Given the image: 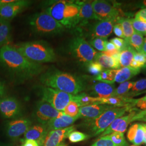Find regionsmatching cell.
I'll return each mask as SVG.
<instances>
[{
	"mask_svg": "<svg viewBox=\"0 0 146 146\" xmlns=\"http://www.w3.org/2000/svg\"><path fill=\"white\" fill-rule=\"evenodd\" d=\"M0 66L19 82L40 75L44 70L41 64L29 60L9 45L0 48Z\"/></svg>",
	"mask_w": 146,
	"mask_h": 146,
	"instance_id": "obj_1",
	"label": "cell"
},
{
	"mask_svg": "<svg viewBox=\"0 0 146 146\" xmlns=\"http://www.w3.org/2000/svg\"><path fill=\"white\" fill-rule=\"evenodd\" d=\"M40 80L44 86L73 95L81 93L85 88V84L81 78L56 69H49L42 73Z\"/></svg>",
	"mask_w": 146,
	"mask_h": 146,
	"instance_id": "obj_2",
	"label": "cell"
},
{
	"mask_svg": "<svg viewBox=\"0 0 146 146\" xmlns=\"http://www.w3.org/2000/svg\"><path fill=\"white\" fill-rule=\"evenodd\" d=\"M80 1H58L46 9L47 13L64 28L71 29L78 26Z\"/></svg>",
	"mask_w": 146,
	"mask_h": 146,
	"instance_id": "obj_3",
	"label": "cell"
},
{
	"mask_svg": "<svg viewBox=\"0 0 146 146\" xmlns=\"http://www.w3.org/2000/svg\"><path fill=\"white\" fill-rule=\"evenodd\" d=\"M135 108V107H134ZM130 107H115L104 111L101 115L93 119L84 120L80 127L93 137L101 134L116 119L129 113L133 109Z\"/></svg>",
	"mask_w": 146,
	"mask_h": 146,
	"instance_id": "obj_4",
	"label": "cell"
},
{
	"mask_svg": "<svg viewBox=\"0 0 146 146\" xmlns=\"http://www.w3.org/2000/svg\"><path fill=\"white\" fill-rule=\"evenodd\" d=\"M15 48L26 58L38 64L52 62L56 60L54 49L46 42L31 41L16 44Z\"/></svg>",
	"mask_w": 146,
	"mask_h": 146,
	"instance_id": "obj_5",
	"label": "cell"
},
{
	"mask_svg": "<svg viewBox=\"0 0 146 146\" xmlns=\"http://www.w3.org/2000/svg\"><path fill=\"white\" fill-rule=\"evenodd\" d=\"M29 23L32 31L39 35H56L65 29L46 11L31 16Z\"/></svg>",
	"mask_w": 146,
	"mask_h": 146,
	"instance_id": "obj_6",
	"label": "cell"
},
{
	"mask_svg": "<svg viewBox=\"0 0 146 146\" xmlns=\"http://www.w3.org/2000/svg\"><path fill=\"white\" fill-rule=\"evenodd\" d=\"M68 48L74 58L87 66L94 61L97 54V52L82 37L73 38L69 43Z\"/></svg>",
	"mask_w": 146,
	"mask_h": 146,
	"instance_id": "obj_7",
	"label": "cell"
},
{
	"mask_svg": "<svg viewBox=\"0 0 146 146\" xmlns=\"http://www.w3.org/2000/svg\"><path fill=\"white\" fill-rule=\"evenodd\" d=\"M40 94L42 100L46 101L59 111L63 112L67 104L73 101L74 95L46 86L40 88Z\"/></svg>",
	"mask_w": 146,
	"mask_h": 146,
	"instance_id": "obj_8",
	"label": "cell"
},
{
	"mask_svg": "<svg viewBox=\"0 0 146 146\" xmlns=\"http://www.w3.org/2000/svg\"><path fill=\"white\" fill-rule=\"evenodd\" d=\"M92 7L98 21L118 20L120 17L117 8L108 1L95 0L92 2Z\"/></svg>",
	"mask_w": 146,
	"mask_h": 146,
	"instance_id": "obj_9",
	"label": "cell"
},
{
	"mask_svg": "<svg viewBox=\"0 0 146 146\" xmlns=\"http://www.w3.org/2000/svg\"><path fill=\"white\" fill-rule=\"evenodd\" d=\"M63 112L59 111L44 100L38 101L34 110L33 116L38 123L47 124L50 121L61 116Z\"/></svg>",
	"mask_w": 146,
	"mask_h": 146,
	"instance_id": "obj_10",
	"label": "cell"
},
{
	"mask_svg": "<svg viewBox=\"0 0 146 146\" xmlns=\"http://www.w3.org/2000/svg\"><path fill=\"white\" fill-rule=\"evenodd\" d=\"M32 125V121L28 118L19 117L8 120L5 122V133L7 137L16 139L25 134Z\"/></svg>",
	"mask_w": 146,
	"mask_h": 146,
	"instance_id": "obj_11",
	"label": "cell"
},
{
	"mask_svg": "<svg viewBox=\"0 0 146 146\" xmlns=\"http://www.w3.org/2000/svg\"><path fill=\"white\" fill-rule=\"evenodd\" d=\"M22 107L19 100L13 96L0 98V115L7 119L21 117Z\"/></svg>",
	"mask_w": 146,
	"mask_h": 146,
	"instance_id": "obj_12",
	"label": "cell"
},
{
	"mask_svg": "<svg viewBox=\"0 0 146 146\" xmlns=\"http://www.w3.org/2000/svg\"><path fill=\"white\" fill-rule=\"evenodd\" d=\"M29 1H14L13 2L0 7V18L10 21L29 7Z\"/></svg>",
	"mask_w": 146,
	"mask_h": 146,
	"instance_id": "obj_13",
	"label": "cell"
},
{
	"mask_svg": "<svg viewBox=\"0 0 146 146\" xmlns=\"http://www.w3.org/2000/svg\"><path fill=\"white\" fill-rule=\"evenodd\" d=\"M139 110L137 108H134L131 110L128 115H123L114 120L111 125L101 134L100 137L108 135L114 132H120L124 133L125 132L128 125L132 122L131 120L133 116Z\"/></svg>",
	"mask_w": 146,
	"mask_h": 146,
	"instance_id": "obj_14",
	"label": "cell"
},
{
	"mask_svg": "<svg viewBox=\"0 0 146 146\" xmlns=\"http://www.w3.org/2000/svg\"><path fill=\"white\" fill-rule=\"evenodd\" d=\"M118 20L98 21L90 28L89 34L91 40L96 37L107 38L111 34L113 27Z\"/></svg>",
	"mask_w": 146,
	"mask_h": 146,
	"instance_id": "obj_15",
	"label": "cell"
},
{
	"mask_svg": "<svg viewBox=\"0 0 146 146\" xmlns=\"http://www.w3.org/2000/svg\"><path fill=\"white\" fill-rule=\"evenodd\" d=\"M76 129L75 125H72L64 129L49 131L46 136L42 146H58L69 135Z\"/></svg>",
	"mask_w": 146,
	"mask_h": 146,
	"instance_id": "obj_16",
	"label": "cell"
},
{
	"mask_svg": "<svg viewBox=\"0 0 146 146\" xmlns=\"http://www.w3.org/2000/svg\"><path fill=\"white\" fill-rule=\"evenodd\" d=\"M114 107L107 104H93L80 107L78 116L84 120H90L96 118L104 111Z\"/></svg>",
	"mask_w": 146,
	"mask_h": 146,
	"instance_id": "obj_17",
	"label": "cell"
},
{
	"mask_svg": "<svg viewBox=\"0 0 146 146\" xmlns=\"http://www.w3.org/2000/svg\"><path fill=\"white\" fill-rule=\"evenodd\" d=\"M98 98L96 104H107L114 107L134 108L137 99L126 96H113L108 98Z\"/></svg>",
	"mask_w": 146,
	"mask_h": 146,
	"instance_id": "obj_18",
	"label": "cell"
},
{
	"mask_svg": "<svg viewBox=\"0 0 146 146\" xmlns=\"http://www.w3.org/2000/svg\"><path fill=\"white\" fill-rule=\"evenodd\" d=\"M49 131L46 124L38 123L32 125L24 134V138L25 140L36 141L40 146H42L44 140Z\"/></svg>",
	"mask_w": 146,
	"mask_h": 146,
	"instance_id": "obj_19",
	"label": "cell"
},
{
	"mask_svg": "<svg viewBox=\"0 0 146 146\" xmlns=\"http://www.w3.org/2000/svg\"><path fill=\"white\" fill-rule=\"evenodd\" d=\"M93 1L80 2V9L78 14V26H84L88 24L89 20H97L92 7Z\"/></svg>",
	"mask_w": 146,
	"mask_h": 146,
	"instance_id": "obj_20",
	"label": "cell"
},
{
	"mask_svg": "<svg viewBox=\"0 0 146 146\" xmlns=\"http://www.w3.org/2000/svg\"><path fill=\"white\" fill-rule=\"evenodd\" d=\"M114 84L99 82L94 84L92 88L90 96L99 98H108L113 97L115 91Z\"/></svg>",
	"mask_w": 146,
	"mask_h": 146,
	"instance_id": "obj_21",
	"label": "cell"
},
{
	"mask_svg": "<svg viewBox=\"0 0 146 146\" xmlns=\"http://www.w3.org/2000/svg\"><path fill=\"white\" fill-rule=\"evenodd\" d=\"M78 119V116L70 117L63 114L61 116L50 121L46 125L49 131L64 129L73 125V123Z\"/></svg>",
	"mask_w": 146,
	"mask_h": 146,
	"instance_id": "obj_22",
	"label": "cell"
},
{
	"mask_svg": "<svg viewBox=\"0 0 146 146\" xmlns=\"http://www.w3.org/2000/svg\"><path fill=\"white\" fill-rule=\"evenodd\" d=\"M144 123H135L131 125L127 132V139L135 146L143 143Z\"/></svg>",
	"mask_w": 146,
	"mask_h": 146,
	"instance_id": "obj_23",
	"label": "cell"
},
{
	"mask_svg": "<svg viewBox=\"0 0 146 146\" xmlns=\"http://www.w3.org/2000/svg\"><path fill=\"white\" fill-rule=\"evenodd\" d=\"M11 39L10 21L0 18V48L8 46Z\"/></svg>",
	"mask_w": 146,
	"mask_h": 146,
	"instance_id": "obj_24",
	"label": "cell"
},
{
	"mask_svg": "<svg viewBox=\"0 0 146 146\" xmlns=\"http://www.w3.org/2000/svg\"><path fill=\"white\" fill-rule=\"evenodd\" d=\"M94 61L99 63L104 68L108 69H120V63L116 61L114 58L104 54L103 52H97Z\"/></svg>",
	"mask_w": 146,
	"mask_h": 146,
	"instance_id": "obj_25",
	"label": "cell"
},
{
	"mask_svg": "<svg viewBox=\"0 0 146 146\" xmlns=\"http://www.w3.org/2000/svg\"><path fill=\"white\" fill-rule=\"evenodd\" d=\"M140 72V69H135L126 67L116 70L114 81L117 83H123L130 80Z\"/></svg>",
	"mask_w": 146,
	"mask_h": 146,
	"instance_id": "obj_26",
	"label": "cell"
},
{
	"mask_svg": "<svg viewBox=\"0 0 146 146\" xmlns=\"http://www.w3.org/2000/svg\"><path fill=\"white\" fill-rule=\"evenodd\" d=\"M136 52L135 50L129 44L120 52L119 58L120 67L122 68L129 67Z\"/></svg>",
	"mask_w": 146,
	"mask_h": 146,
	"instance_id": "obj_27",
	"label": "cell"
},
{
	"mask_svg": "<svg viewBox=\"0 0 146 146\" xmlns=\"http://www.w3.org/2000/svg\"><path fill=\"white\" fill-rule=\"evenodd\" d=\"M73 100L77 103L79 107H81L90 104H96L98 98L91 96L86 93H82L74 95Z\"/></svg>",
	"mask_w": 146,
	"mask_h": 146,
	"instance_id": "obj_28",
	"label": "cell"
},
{
	"mask_svg": "<svg viewBox=\"0 0 146 146\" xmlns=\"http://www.w3.org/2000/svg\"><path fill=\"white\" fill-rule=\"evenodd\" d=\"M117 23L121 24L123 29L124 36L125 37V40L128 42L130 37L134 33V30L132 26L131 19L120 17L118 19Z\"/></svg>",
	"mask_w": 146,
	"mask_h": 146,
	"instance_id": "obj_29",
	"label": "cell"
},
{
	"mask_svg": "<svg viewBox=\"0 0 146 146\" xmlns=\"http://www.w3.org/2000/svg\"><path fill=\"white\" fill-rule=\"evenodd\" d=\"M116 70L107 69L102 72L99 75L95 78V80L101 82L114 84Z\"/></svg>",
	"mask_w": 146,
	"mask_h": 146,
	"instance_id": "obj_30",
	"label": "cell"
},
{
	"mask_svg": "<svg viewBox=\"0 0 146 146\" xmlns=\"http://www.w3.org/2000/svg\"><path fill=\"white\" fill-rule=\"evenodd\" d=\"M127 42L136 52H140L144 42L143 35L134 31Z\"/></svg>",
	"mask_w": 146,
	"mask_h": 146,
	"instance_id": "obj_31",
	"label": "cell"
},
{
	"mask_svg": "<svg viewBox=\"0 0 146 146\" xmlns=\"http://www.w3.org/2000/svg\"><path fill=\"white\" fill-rule=\"evenodd\" d=\"M135 82L125 81L121 83L119 86L115 89L113 96H124L129 93V91L133 88Z\"/></svg>",
	"mask_w": 146,
	"mask_h": 146,
	"instance_id": "obj_32",
	"label": "cell"
},
{
	"mask_svg": "<svg viewBox=\"0 0 146 146\" xmlns=\"http://www.w3.org/2000/svg\"><path fill=\"white\" fill-rule=\"evenodd\" d=\"M108 136L115 146H128V143L125 140L123 133L114 132Z\"/></svg>",
	"mask_w": 146,
	"mask_h": 146,
	"instance_id": "obj_33",
	"label": "cell"
},
{
	"mask_svg": "<svg viewBox=\"0 0 146 146\" xmlns=\"http://www.w3.org/2000/svg\"><path fill=\"white\" fill-rule=\"evenodd\" d=\"M90 137V135L82 132L78 131H74L68 136V139L72 143H78L84 141Z\"/></svg>",
	"mask_w": 146,
	"mask_h": 146,
	"instance_id": "obj_34",
	"label": "cell"
},
{
	"mask_svg": "<svg viewBox=\"0 0 146 146\" xmlns=\"http://www.w3.org/2000/svg\"><path fill=\"white\" fill-rule=\"evenodd\" d=\"M107 42V38L96 37L90 40L89 44L96 50L101 52H104L106 51V44Z\"/></svg>",
	"mask_w": 146,
	"mask_h": 146,
	"instance_id": "obj_35",
	"label": "cell"
},
{
	"mask_svg": "<svg viewBox=\"0 0 146 146\" xmlns=\"http://www.w3.org/2000/svg\"><path fill=\"white\" fill-rule=\"evenodd\" d=\"M79 108L78 104L73 100L67 104L63 112L64 114L70 117H76L78 116Z\"/></svg>",
	"mask_w": 146,
	"mask_h": 146,
	"instance_id": "obj_36",
	"label": "cell"
},
{
	"mask_svg": "<svg viewBox=\"0 0 146 146\" xmlns=\"http://www.w3.org/2000/svg\"><path fill=\"white\" fill-rule=\"evenodd\" d=\"M132 26L134 31L141 34L142 35H145L146 31V22L140 19L134 18L131 19Z\"/></svg>",
	"mask_w": 146,
	"mask_h": 146,
	"instance_id": "obj_37",
	"label": "cell"
},
{
	"mask_svg": "<svg viewBox=\"0 0 146 146\" xmlns=\"http://www.w3.org/2000/svg\"><path fill=\"white\" fill-rule=\"evenodd\" d=\"M87 67L89 73H90L94 76H95V77L99 75L100 73L103 72L104 70V68L99 63L94 61L90 63L87 66Z\"/></svg>",
	"mask_w": 146,
	"mask_h": 146,
	"instance_id": "obj_38",
	"label": "cell"
},
{
	"mask_svg": "<svg viewBox=\"0 0 146 146\" xmlns=\"http://www.w3.org/2000/svg\"><path fill=\"white\" fill-rule=\"evenodd\" d=\"M91 146H115V145L110 139L108 136L100 137L99 139Z\"/></svg>",
	"mask_w": 146,
	"mask_h": 146,
	"instance_id": "obj_39",
	"label": "cell"
},
{
	"mask_svg": "<svg viewBox=\"0 0 146 146\" xmlns=\"http://www.w3.org/2000/svg\"><path fill=\"white\" fill-rule=\"evenodd\" d=\"M110 42L113 43L115 45L119 52H121L129 45L128 42L125 41L124 39L119 37H115L111 39Z\"/></svg>",
	"mask_w": 146,
	"mask_h": 146,
	"instance_id": "obj_40",
	"label": "cell"
},
{
	"mask_svg": "<svg viewBox=\"0 0 146 146\" xmlns=\"http://www.w3.org/2000/svg\"><path fill=\"white\" fill-rule=\"evenodd\" d=\"M146 89V78L141 79L139 81L135 82L133 88L131 89V93L133 92V94H136L139 92L145 90Z\"/></svg>",
	"mask_w": 146,
	"mask_h": 146,
	"instance_id": "obj_41",
	"label": "cell"
},
{
	"mask_svg": "<svg viewBox=\"0 0 146 146\" xmlns=\"http://www.w3.org/2000/svg\"><path fill=\"white\" fill-rule=\"evenodd\" d=\"M141 121L146 122V110H139L132 118L131 122Z\"/></svg>",
	"mask_w": 146,
	"mask_h": 146,
	"instance_id": "obj_42",
	"label": "cell"
},
{
	"mask_svg": "<svg viewBox=\"0 0 146 146\" xmlns=\"http://www.w3.org/2000/svg\"><path fill=\"white\" fill-rule=\"evenodd\" d=\"M133 60H134L139 64L141 68H143V67L146 63V56L140 52H136L135 54H134Z\"/></svg>",
	"mask_w": 146,
	"mask_h": 146,
	"instance_id": "obj_43",
	"label": "cell"
},
{
	"mask_svg": "<svg viewBox=\"0 0 146 146\" xmlns=\"http://www.w3.org/2000/svg\"><path fill=\"white\" fill-rule=\"evenodd\" d=\"M113 31H114V34L117 37H119V38H121L122 39L125 38L124 34H123V31L122 26L121 25V24L119 23H116L114 25L113 27Z\"/></svg>",
	"mask_w": 146,
	"mask_h": 146,
	"instance_id": "obj_44",
	"label": "cell"
},
{
	"mask_svg": "<svg viewBox=\"0 0 146 146\" xmlns=\"http://www.w3.org/2000/svg\"><path fill=\"white\" fill-rule=\"evenodd\" d=\"M136 106L141 110H146V95L140 99H138Z\"/></svg>",
	"mask_w": 146,
	"mask_h": 146,
	"instance_id": "obj_45",
	"label": "cell"
},
{
	"mask_svg": "<svg viewBox=\"0 0 146 146\" xmlns=\"http://www.w3.org/2000/svg\"><path fill=\"white\" fill-rule=\"evenodd\" d=\"M135 18L146 22V8L142 9L136 13Z\"/></svg>",
	"mask_w": 146,
	"mask_h": 146,
	"instance_id": "obj_46",
	"label": "cell"
},
{
	"mask_svg": "<svg viewBox=\"0 0 146 146\" xmlns=\"http://www.w3.org/2000/svg\"><path fill=\"white\" fill-rule=\"evenodd\" d=\"M21 146H40L36 141L33 140H25L22 141Z\"/></svg>",
	"mask_w": 146,
	"mask_h": 146,
	"instance_id": "obj_47",
	"label": "cell"
},
{
	"mask_svg": "<svg viewBox=\"0 0 146 146\" xmlns=\"http://www.w3.org/2000/svg\"><path fill=\"white\" fill-rule=\"evenodd\" d=\"M114 50H117L116 47H115V45L111 42H108V41L107 42L106 44V51H111Z\"/></svg>",
	"mask_w": 146,
	"mask_h": 146,
	"instance_id": "obj_48",
	"label": "cell"
},
{
	"mask_svg": "<svg viewBox=\"0 0 146 146\" xmlns=\"http://www.w3.org/2000/svg\"><path fill=\"white\" fill-rule=\"evenodd\" d=\"M5 92V84L0 81V98L3 97Z\"/></svg>",
	"mask_w": 146,
	"mask_h": 146,
	"instance_id": "obj_49",
	"label": "cell"
},
{
	"mask_svg": "<svg viewBox=\"0 0 146 146\" xmlns=\"http://www.w3.org/2000/svg\"><path fill=\"white\" fill-rule=\"evenodd\" d=\"M136 7L138 8H141L142 9L146 8V0L138 2L137 3H136Z\"/></svg>",
	"mask_w": 146,
	"mask_h": 146,
	"instance_id": "obj_50",
	"label": "cell"
},
{
	"mask_svg": "<svg viewBox=\"0 0 146 146\" xmlns=\"http://www.w3.org/2000/svg\"><path fill=\"white\" fill-rule=\"evenodd\" d=\"M140 53L143 54L146 56V37L144 38V42L142 47Z\"/></svg>",
	"mask_w": 146,
	"mask_h": 146,
	"instance_id": "obj_51",
	"label": "cell"
},
{
	"mask_svg": "<svg viewBox=\"0 0 146 146\" xmlns=\"http://www.w3.org/2000/svg\"><path fill=\"white\" fill-rule=\"evenodd\" d=\"M145 125V132H144V137H143V143L146 144V123H144Z\"/></svg>",
	"mask_w": 146,
	"mask_h": 146,
	"instance_id": "obj_52",
	"label": "cell"
},
{
	"mask_svg": "<svg viewBox=\"0 0 146 146\" xmlns=\"http://www.w3.org/2000/svg\"><path fill=\"white\" fill-rule=\"evenodd\" d=\"M0 146H13V145L11 144V143H5V142H0Z\"/></svg>",
	"mask_w": 146,
	"mask_h": 146,
	"instance_id": "obj_53",
	"label": "cell"
},
{
	"mask_svg": "<svg viewBox=\"0 0 146 146\" xmlns=\"http://www.w3.org/2000/svg\"><path fill=\"white\" fill-rule=\"evenodd\" d=\"M58 146H67V145H66V144H64V143H61L60 145H59Z\"/></svg>",
	"mask_w": 146,
	"mask_h": 146,
	"instance_id": "obj_54",
	"label": "cell"
},
{
	"mask_svg": "<svg viewBox=\"0 0 146 146\" xmlns=\"http://www.w3.org/2000/svg\"><path fill=\"white\" fill-rule=\"evenodd\" d=\"M143 68H144V69H146V63H145V65H144V66L143 67Z\"/></svg>",
	"mask_w": 146,
	"mask_h": 146,
	"instance_id": "obj_55",
	"label": "cell"
},
{
	"mask_svg": "<svg viewBox=\"0 0 146 146\" xmlns=\"http://www.w3.org/2000/svg\"><path fill=\"white\" fill-rule=\"evenodd\" d=\"M146 93V90H145V91L143 92H142V93Z\"/></svg>",
	"mask_w": 146,
	"mask_h": 146,
	"instance_id": "obj_56",
	"label": "cell"
},
{
	"mask_svg": "<svg viewBox=\"0 0 146 146\" xmlns=\"http://www.w3.org/2000/svg\"><path fill=\"white\" fill-rule=\"evenodd\" d=\"M2 5V4H1V3L0 2V7H1V6Z\"/></svg>",
	"mask_w": 146,
	"mask_h": 146,
	"instance_id": "obj_57",
	"label": "cell"
},
{
	"mask_svg": "<svg viewBox=\"0 0 146 146\" xmlns=\"http://www.w3.org/2000/svg\"><path fill=\"white\" fill-rule=\"evenodd\" d=\"M135 146V145H133V146Z\"/></svg>",
	"mask_w": 146,
	"mask_h": 146,
	"instance_id": "obj_58",
	"label": "cell"
},
{
	"mask_svg": "<svg viewBox=\"0 0 146 146\" xmlns=\"http://www.w3.org/2000/svg\"><path fill=\"white\" fill-rule=\"evenodd\" d=\"M145 35H146V33H145Z\"/></svg>",
	"mask_w": 146,
	"mask_h": 146,
	"instance_id": "obj_59",
	"label": "cell"
},
{
	"mask_svg": "<svg viewBox=\"0 0 146 146\" xmlns=\"http://www.w3.org/2000/svg\"></svg>",
	"mask_w": 146,
	"mask_h": 146,
	"instance_id": "obj_60",
	"label": "cell"
}]
</instances>
